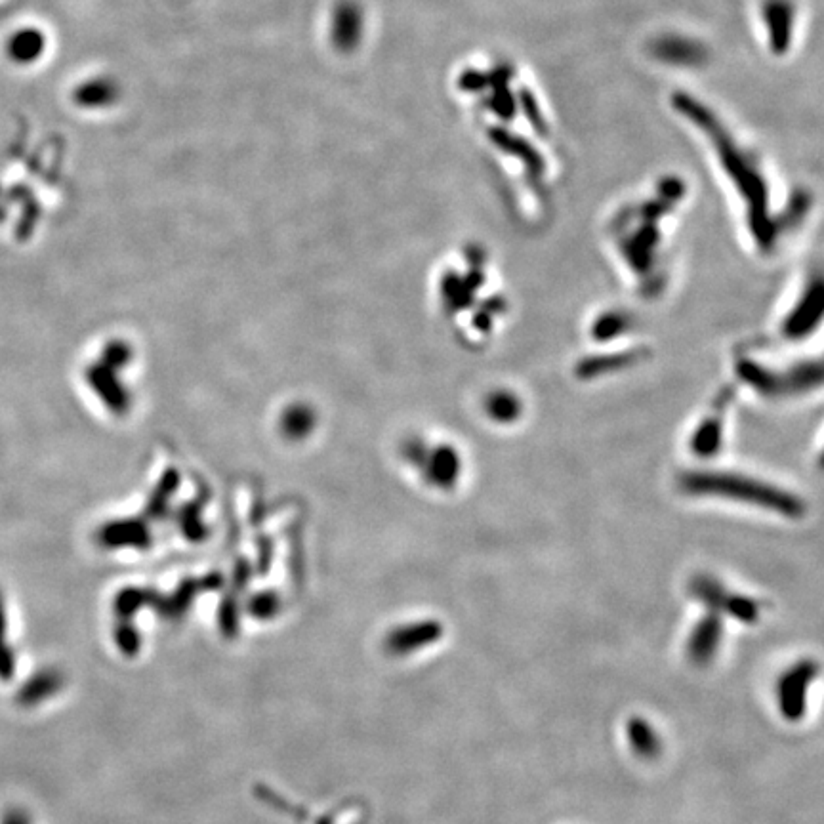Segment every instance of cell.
Segmentation results:
<instances>
[{
  "label": "cell",
  "mask_w": 824,
  "mask_h": 824,
  "mask_svg": "<svg viewBox=\"0 0 824 824\" xmlns=\"http://www.w3.org/2000/svg\"><path fill=\"white\" fill-rule=\"evenodd\" d=\"M817 672H819L817 662L802 660L796 666H792L777 683L779 706L786 720L798 721L804 718L807 689L811 681L817 678Z\"/></svg>",
  "instance_id": "2"
},
{
  "label": "cell",
  "mask_w": 824,
  "mask_h": 824,
  "mask_svg": "<svg viewBox=\"0 0 824 824\" xmlns=\"http://www.w3.org/2000/svg\"><path fill=\"white\" fill-rule=\"evenodd\" d=\"M721 636H723V626H721L720 617L708 615L702 618L687 643L689 659L693 660L697 666H706L708 662H712L720 649Z\"/></svg>",
  "instance_id": "4"
},
{
  "label": "cell",
  "mask_w": 824,
  "mask_h": 824,
  "mask_svg": "<svg viewBox=\"0 0 824 824\" xmlns=\"http://www.w3.org/2000/svg\"><path fill=\"white\" fill-rule=\"evenodd\" d=\"M628 739L632 744V750L645 758H657L662 750V741H660L659 733L653 729V725L639 716H634L632 720L628 721Z\"/></svg>",
  "instance_id": "5"
},
{
  "label": "cell",
  "mask_w": 824,
  "mask_h": 824,
  "mask_svg": "<svg viewBox=\"0 0 824 824\" xmlns=\"http://www.w3.org/2000/svg\"><path fill=\"white\" fill-rule=\"evenodd\" d=\"M695 594L704 603H708L712 609L725 611V613L739 618L742 622H754L758 618V605L752 599L731 596L725 590H721L716 582H710L706 578H701L695 584Z\"/></svg>",
  "instance_id": "3"
},
{
  "label": "cell",
  "mask_w": 824,
  "mask_h": 824,
  "mask_svg": "<svg viewBox=\"0 0 824 824\" xmlns=\"http://www.w3.org/2000/svg\"><path fill=\"white\" fill-rule=\"evenodd\" d=\"M685 487L693 493L742 498L748 502H758L760 506H769L779 512H796V502L792 504L790 496L781 495L773 489H767L748 479L725 477V475H697V477H689L685 481Z\"/></svg>",
  "instance_id": "1"
},
{
  "label": "cell",
  "mask_w": 824,
  "mask_h": 824,
  "mask_svg": "<svg viewBox=\"0 0 824 824\" xmlns=\"http://www.w3.org/2000/svg\"><path fill=\"white\" fill-rule=\"evenodd\" d=\"M443 630L437 622H424L418 626H412L407 630H401L399 634H395L392 639L393 649L395 651H412L418 649L422 645L433 643L435 639L441 638Z\"/></svg>",
  "instance_id": "6"
}]
</instances>
